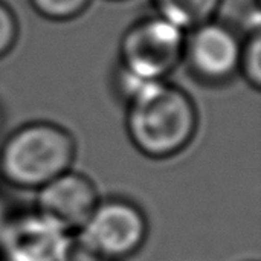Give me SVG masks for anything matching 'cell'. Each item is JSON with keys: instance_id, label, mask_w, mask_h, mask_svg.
<instances>
[{"instance_id": "cell-2", "label": "cell", "mask_w": 261, "mask_h": 261, "mask_svg": "<svg viewBox=\"0 0 261 261\" xmlns=\"http://www.w3.org/2000/svg\"><path fill=\"white\" fill-rule=\"evenodd\" d=\"M75 156L73 138L50 122L17 128L0 150V173L18 188H41L69 171Z\"/></svg>"}, {"instance_id": "cell-6", "label": "cell", "mask_w": 261, "mask_h": 261, "mask_svg": "<svg viewBox=\"0 0 261 261\" xmlns=\"http://www.w3.org/2000/svg\"><path fill=\"white\" fill-rule=\"evenodd\" d=\"M93 184L83 174L66 171L38 188V213L64 231L81 229L98 205Z\"/></svg>"}, {"instance_id": "cell-9", "label": "cell", "mask_w": 261, "mask_h": 261, "mask_svg": "<svg viewBox=\"0 0 261 261\" xmlns=\"http://www.w3.org/2000/svg\"><path fill=\"white\" fill-rule=\"evenodd\" d=\"M102 258L96 254L92 245L87 242L81 229L66 231L60 249L57 261H101Z\"/></svg>"}, {"instance_id": "cell-1", "label": "cell", "mask_w": 261, "mask_h": 261, "mask_svg": "<svg viewBox=\"0 0 261 261\" xmlns=\"http://www.w3.org/2000/svg\"><path fill=\"white\" fill-rule=\"evenodd\" d=\"M119 87L127 101V133L141 153L162 159L190 144L197 113L182 89L165 81H142L122 70Z\"/></svg>"}, {"instance_id": "cell-8", "label": "cell", "mask_w": 261, "mask_h": 261, "mask_svg": "<svg viewBox=\"0 0 261 261\" xmlns=\"http://www.w3.org/2000/svg\"><path fill=\"white\" fill-rule=\"evenodd\" d=\"M158 14L184 31L213 20L222 0H153Z\"/></svg>"}, {"instance_id": "cell-7", "label": "cell", "mask_w": 261, "mask_h": 261, "mask_svg": "<svg viewBox=\"0 0 261 261\" xmlns=\"http://www.w3.org/2000/svg\"><path fill=\"white\" fill-rule=\"evenodd\" d=\"M64 229L40 213L14 220L2 237L6 261H57Z\"/></svg>"}, {"instance_id": "cell-5", "label": "cell", "mask_w": 261, "mask_h": 261, "mask_svg": "<svg viewBox=\"0 0 261 261\" xmlns=\"http://www.w3.org/2000/svg\"><path fill=\"white\" fill-rule=\"evenodd\" d=\"M184 55L202 81L222 83L240 67L242 43L231 28L210 20L191 29L185 37Z\"/></svg>"}, {"instance_id": "cell-10", "label": "cell", "mask_w": 261, "mask_h": 261, "mask_svg": "<svg viewBox=\"0 0 261 261\" xmlns=\"http://www.w3.org/2000/svg\"><path fill=\"white\" fill-rule=\"evenodd\" d=\"M245 78L255 89L261 86V37L260 31L255 29L245 44H242L240 67Z\"/></svg>"}, {"instance_id": "cell-4", "label": "cell", "mask_w": 261, "mask_h": 261, "mask_svg": "<svg viewBox=\"0 0 261 261\" xmlns=\"http://www.w3.org/2000/svg\"><path fill=\"white\" fill-rule=\"evenodd\" d=\"M81 231L101 258L118 260L132 255L142 246L147 222L133 203L110 199L98 202Z\"/></svg>"}, {"instance_id": "cell-11", "label": "cell", "mask_w": 261, "mask_h": 261, "mask_svg": "<svg viewBox=\"0 0 261 261\" xmlns=\"http://www.w3.org/2000/svg\"><path fill=\"white\" fill-rule=\"evenodd\" d=\"M90 0H31L34 9L50 20H69L81 14Z\"/></svg>"}, {"instance_id": "cell-3", "label": "cell", "mask_w": 261, "mask_h": 261, "mask_svg": "<svg viewBox=\"0 0 261 261\" xmlns=\"http://www.w3.org/2000/svg\"><path fill=\"white\" fill-rule=\"evenodd\" d=\"M185 37L161 15L135 23L121 41V70L142 81H164L184 57Z\"/></svg>"}, {"instance_id": "cell-12", "label": "cell", "mask_w": 261, "mask_h": 261, "mask_svg": "<svg viewBox=\"0 0 261 261\" xmlns=\"http://www.w3.org/2000/svg\"><path fill=\"white\" fill-rule=\"evenodd\" d=\"M18 34L17 20L8 5L0 2V57L6 55L15 43Z\"/></svg>"}]
</instances>
